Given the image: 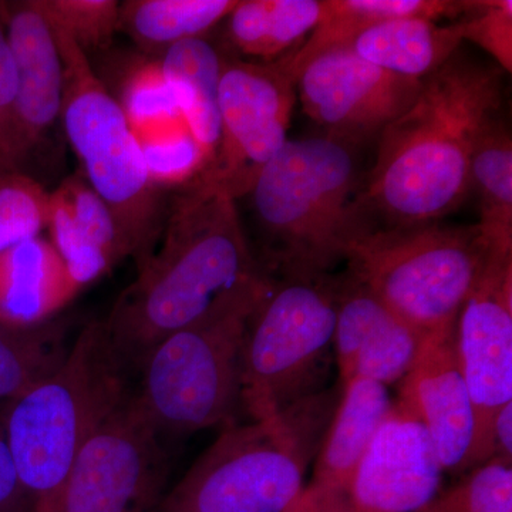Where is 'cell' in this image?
Returning a JSON list of instances; mask_svg holds the SVG:
<instances>
[{"mask_svg": "<svg viewBox=\"0 0 512 512\" xmlns=\"http://www.w3.org/2000/svg\"><path fill=\"white\" fill-rule=\"evenodd\" d=\"M417 512H512V463L485 461Z\"/></svg>", "mask_w": 512, "mask_h": 512, "instance_id": "4dcf8cb0", "label": "cell"}, {"mask_svg": "<svg viewBox=\"0 0 512 512\" xmlns=\"http://www.w3.org/2000/svg\"><path fill=\"white\" fill-rule=\"evenodd\" d=\"M491 252L477 224L360 227L346 272L424 340L456 330Z\"/></svg>", "mask_w": 512, "mask_h": 512, "instance_id": "8992f818", "label": "cell"}, {"mask_svg": "<svg viewBox=\"0 0 512 512\" xmlns=\"http://www.w3.org/2000/svg\"><path fill=\"white\" fill-rule=\"evenodd\" d=\"M185 126L214 160L220 141V83L225 59L204 37L184 40L158 56Z\"/></svg>", "mask_w": 512, "mask_h": 512, "instance_id": "44dd1931", "label": "cell"}, {"mask_svg": "<svg viewBox=\"0 0 512 512\" xmlns=\"http://www.w3.org/2000/svg\"><path fill=\"white\" fill-rule=\"evenodd\" d=\"M397 399L409 404L429 431L444 473L471 470L476 413L458 359L456 330L421 342Z\"/></svg>", "mask_w": 512, "mask_h": 512, "instance_id": "2e32d148", "label": "cell"}, {"mask_svg": "<svg viewBox=\"0 0 512 512\" xmlns=\"http://www.w3.org/2000/svg\"><path fill=\"white\" fill-rule=\"evenodd\" d=\"M463 42L457 20L440 25L426 18H399L366 30L349 47L380 69L424 80L456 55Z\"/></svg>", "mask_w": 512, "mask_h": 512, "instance_id": "7402d4cb", "label": "cell"}, {"mask_svg": "<svg viewBox=\"0 0 512 512\" xmlns=\"http://www.w3.org/2000/svg\"><path fill=\"white\" fill-rule=\"evenodd\" d=\"M0 5L18 72L10 167L22 171L62 120L63 60L55 33L35 0Z\"/></svg>", "mask_w": 512, "mask_h": 512, "instance_id": "9a60e30c", "label": "cell"}, {"mask_svg": "<svg viewBox=\"0 0 512 512\" xmlns=\"http://www.w3.org/2000/svg\"><path fill=\"white\" fill-rule=\"evenodd\" d=\"M47 231L50 244L56 249L74 284L80 289L99 281L113 269L106 255L83 234L56 191L50 192Z\"/></svg>", "mask_w": 512, "mask_h": 512, "instance_id": "d6a6232c", "label": "cell"}, {"mask_svg": "<svg viewBox=\"0 0 512 512\" xmlns=\"http://www.w3.org/2000/svg\"><path fill=\"white\" fill-rule=\"evenodd\" d=\"M295 80L278 62H224L220 83V141L205 177L235 198L251 191L256 178L288 141Z\"/></svg>", "mask_w": 512, "mask_h": 512, "instance_id": "8fae6325", "label": "cell"}, {"mask_svg": "<svg viewBox=\"0 0 512 512\" xmlns=\"http://www.w3.org/2000/svg\"><path fill=\"white\" fill-rule=\"evenodd\" d=\"M322 9L323 0H242L225 19V37L239 55L268 63L311 35Z\"/></svg>", "mask_w": 512, "mask_h": 512, "instance_id": "603a6c76", "label": "cell"}, {"mask_svg": "<svg viewBox=\"0 0 512 512\" xmlns=\"http://www.w3.org/2000/svg\"><path fill=\"white\" fill-rule=\"evenodd\" d=\"M62 258L43 237L0 252V323L33 328L55 319L79 295Z\"/></svg>", "mask_w": 512, "mask_h": 512, "instance_id": "ac0fdd59", "label": "cell"}, {"mask_svg": "<svg viewBox=\"0 0 512 512\" xmlns=\"http://www.w3.org/2000/svg\"><path fill=\"white\" fill-rule=\"evenodd\" d=\"M456 343L476 413L473 470L490 460L495 416L512 403V252H491L458 315Z\"/></svg>", "mask_w": 512, "mask_h": 512, "instance_id": "7c38bea8", "label": "cell"}, {"mask_svg": "<svg viewBox=\"0 0 512 512\" xmlns=\"http://www.w3.org/2000/svg\"><path fill=\"white\" fill-rule=\"evenodd\" d=\"M480 200L481 234L491 251L512 252V140L500 114L485 126L470 161V190Z\"/></svg>", "mask_w": 512, "mask_h": 512, "instance_id": "d4e9b609", "label": "cell"}, {"mask_svg": "<svg viewBox=\"0 0 512 512\" xmlns=\"http://www.w3.org/2000/svg\"><path fill=\"white\" fill-rule=\"evenodd\" d=\"M285 512H339V510L335 501L322 497L308 485Z\"/></svg>", "mask_w": 512, "mask_h": 512, "instance_id": "74e56055", "label": "cell"}, {"mask_svg": "<svg viewBox=\"0 0 512 512\" xmlns=\"http://www.w3.org/2000/svg\"><path fill=\"white\" fill-rule=\"evenodd\" d=\"M443 473L429 431L397 399L335 503L339 512H417L440 494Z\"/></svg>", "mask_w": 512, "mask_h": 512, "instance_id": "5bb4252c", "label": "cell"}, {"mask_svg": "<svg viewBox=\"0 0 512 512\" xmlns=\"http://www.w3.org/2000/svg\"><path fill=\"white\" fill-rule=\"evenodd\" d=\"M50 192L20 170L0 168V252L42 237L49 221Z\"/></svg>", "mask_w": 512, "mask_h": 512, "instance_id": "f1b7e54d", "label": "cell"}, {"mask_svg": "<svg viewBox=\"0 0 512 512\" xmlns=\"http://www.w3.org/2000/svg\"><path fill=\"white\" fill-rule=\"evenodd\" d=\"M18 89V72L8 30L0 5V168L12 170L13 106Z\"/></svg>", "mask_w": 512, "mask_h": 512, "instance_id": "e575fe53", "label": "cell"}, {"mask_svg": "<svg viewBox=\"0 0 512 512\" xmlns=\"http://www.w3.org/2000/svg\"><path fill=\"white\" fill-rule=\"evenodd\" d=\"M49 25L62 30L89 56L106 52L119 32L116 0H35Z\"/></svg>", "mask_w": 512, "mask_h": 512, "instance_id": "f546056e", "label": "cell"}, {"mask_svg": "<svg viewBox=\"0 0 512 512\" xmlns=\"http://www.w3.org/2000/svg\"><path fill=\"white\" fill-rule=\"evenodd\" d=\"M0 512H35V500L23 487L0 424Z\"/></svg>", "mask_w": 512, "mask_h": 512, "instance_id": "d590c367", "label": "cell"}, {"mask_svg": "<svg viewBox=\"0 0 512 512\" xmlns=\"http://www.w3.org/2000/svg\"><path fill=\"white\" fill-rule=\"evenodd\" d=\"M471 2L453 0H323L322 15L301 47L282 56L293 80L315 57L349 47L356 37L387 20L426 18L457 20Z\"/></svg>", "mask_w": 512, "mask_h": 512, "instance_id": "ffe728a7", "label": "cell"}, {"mask_svg": "<svg viewBox=\"0 0 512 512\" xmlns=\"http://www.w3.org/2000/svg\"><path fill=\"white\" fill-rule=\"evenodd\" d=\"M237 0H128L120 3L119 32L146 56L158 57L184 40L204 37L227 19Z\"/></svg>", "mask_w": 512, "mask_h": 512, "instance_id": "cb8c5ba5", "label": "cell"}, {"mask_svg": "<svg viewBox=\"0 0 512 512\" xmlns=\"http://www.w3.org/2000/svg\"><path fill=\"white\" fill-rule=\"evenodd\" d=\"M269 288L228 311L178 330L143 357L133 399L161 441L237 423L242 410L245 333Z\"/></svg>", "mask_w": 512, "mask_h": 512, "instance_id": "ba28073f", "label": "cell"}, {"mask_svg": "<svg viewBox=\"0 0 512 512\" xmlns=\"http://www.w3.org/2000/svg\"><path fill=\"white\" fill-rule=\"evenodd\" d=\"M463 40L474 43L493 57L505 73L512 70V2L480 0L471 2L457 19Z\"/></svg>", "mask_w": 512, "mask_h": 512, "instance_id": "836d02e7", "label": "cell"}, {"mask_svg": "<svg viewBox=\"0 0 512 512\" xmlns=\"http://www.w3.org/2000/svg\"><path fill=\"white\" fill-rule=\"evenodd\" d=\"M342 392L339 382L269 419L225 427L156 512H285L305 488Z\"/></svg>", "mask_w": 512, "mask_h": 512, "instance_id": "277c9868", "label": "cell"}, {"mask_svg": "<svg viewBox=\"0 0 512 512\" xmlns=\"http://www.w3.org/2000/svg\"><path fill=\"white\" fill-rule=\"evenodd\" d=\"M342 275L272 278L242 346V410L264 420L326 387Z\"/></svg>", "mask_w": 512, "mask_h": 512, "instance_id": "9c48e42d", "label": "cell"}, {"mask_svg": "<svg viewBox=\"0 0 512 512\" xmlns=\"http://www.w3.org/2000/svg\"><path fill=\"white\" fill-rule=\"evenodd\" d=\"M56 192L83 234L106 255L113 268L130 258V249L113 212L82 174L64 180Z\"/></svg>", "mask_w": 512, "mask_h": 512, "instance_id": "1f68e13d", "label": "cell"}, {"mask_svg": "<svg viewBox=\"0 0 512 512\" xmlns=\"http://www.w3.org/2000/svg\"><path fill=\"white\" fill-rule=\"evenodd\" d=\"M114 99L136 137L183 121L158 57L143 55L130 62L124 69L119 93Z\"/></svg>", "mask_w": 512, "mask_h": 512, "instance_id": "4316f807", "label": "cell"}, {"mask_svg": "<svg viewBox=\"0 0 512 512\" xmlns=\"http://www.w3.org/2000/svg\"><path fill=\"white\" fill-rule=\"evenodd\" d=\"M67 329L66 320L56 318L33 328L0 323V400L19 399L63 365L72 348Z\"/></svg>", "mask_w": 512, "mask_h": 512, "instance_id": "484cf974", "label": "cell"}, {"mask_svg": "<svg viewBox=\"0 0 512 512\" xmlns=\"http://www.w3.org/2000/svg\"><path fill=\"white\" fill-rule=\"evenodd\" d=\"M491 458L512 463V403L504 406L495 416L490 437Z\"/></svg>", "mask_w": 512, "mask_h": 512, "instance_id": "8d00e7d4", "label": "cell"}, {"mask_svg": "<svg viewBox=\"0 0 512 512\" xmlns=\"http://www.w3.org/2000/svg\"><path fill=\"white\" fill-rule=\"evenodd\" d=\"M131 392L127 367L93 320L49 379L9 402L0 424L35 508L59 490L84 444Z\"/></svg>", "mask_w": 512, "mask_h": 512, "instance_id": "5b68a950", "label": "cell"}, {"mask_svg": "<svg viewBox=\"0 0 512 512\" xmlns=\"http://www.w3.org/2000/svg\"><path fill=\"white\" fill-rule=\"evenodd\" d=\"M170 460L133 392L94 431L59 490L35 512H156Z\"/></svg>", "mask_w": 512, "mask_h": 512, "instance_id": "30bf717a", "label": "cell"}, {"mask_svg": "<svg viewBox=\"0 0 512 512\" xmlns=\"http://www.w3.org/2000/svg\"><path fill=\"white\" fill-rule=\"evenodd\" d=\"M151 183L160 191H178L201 177L210 158L184 121L137 136Z\"/></svg>", "mask_w": 512, "mask_h": 512, "instance_id": "83f0119b", "label": "cell"}, {"mask_svg": "<svg viewBox=\"0 0 512 512\" xmlns=\"http://www.w3.org/2000/svg\"><path fill=\"white\" fill-rule=\"evenodd\" d=\"M359 144L329 133L288 140L256 178L248 195L271 278H318L345 261L362 227Z\"/></svg>", "mask_w": 512, "mask_h": 512, "instance_id": "3957f363", "label": "cell"}, {"mask_svg": "<svg viewBox=\"0 0 512 512\" xmlns=\"http://www.w3.org/2000/svg\"><path fill=\"white\" fill-rule=\"evenodd\" d=\"M423 339L372 292L345 272L340 285L333 353L339 382L360 377L389 386L412 369Z\"/></svg>", "mask_w": 512, "mask_h": 512, "instance_id": "e0dca14e", "label": "cell"}, {"mask_svg": "<svg viewBox=\"0 0 512 512\" xmlns=\"http://www.w3.org/2000/svg\"><path fill=\"white\" fill-rule=\"evenodd\" d=\"M50 28L63 60L64 133L80 174L109 205L138 269L160 241L165 192L151 183L136 134L90 57L62 30Z\"/></svg>", "mask_w": 512, "mask_h": 512, "instance_id": "52a82bcc", "label": "cell"}, {"mask_svg": "<svg viewBox=\"0 0 512 512\" xmlns=\"http://www.w3.org/2000/svg\"><path fill=\"white\" fill-rule=\"evenodd\" d=\"M421 83L360 59L350 47L315 57L295 79L305 113L329 134L357 143L409 109Z\"/></svg>", "mask_w": 512, "mask_h": 512, "instance_id": "4fadbf2b", "label": "cell"}, {"mask_svg": "<svg viewBox=\"0 0 512 512\" xmlns=\"http://www.w3.org/2000/svg\"><path fill=\"white\" fill-rule=\"evenodd\" d=\"M504 74L457 52L423 80L409 109L380 131L357 200L362 225L441 221L463 204L478 137L500 113Z\"/></svg>", "mask_w": 512, "mask_h": 512, "instance_id": "7a4b0ae2", "label": "cell"}, {"mask_svg": "<svg viewBox=\"0 0 512 512\" xmlns=\"http://www.w3.org/2000/svg\"><path fill=\"white\" fill-rule=\"evenodd\" d=\"M393 402L387 387L373 380L356 377L343 384L338 409L315 458L312 490L336 503L342 500Z\"/></svg>", "mask_w": 512, "mask_h": 512, "instance_id": "d6986e66", "label": "cell"}, {"mask_svg": "<svg viewBox=\"0 0 512 512\" xmlns=\"http://www.w3.org/2000/svg\"><path fill=\"white\" fill-rule=\"evenodd\" d=\"M271 285L249 247L237 200L201 175L167 202L160 241L101 320L114 353L137 370L157 343Z\"/></svg>", "mask_w": 512, "mask_h": 512, "instance_id": "6da1fadb", "label": "cell"}]
</instances>
